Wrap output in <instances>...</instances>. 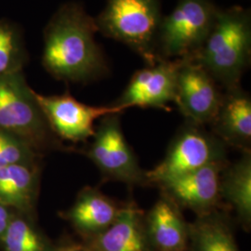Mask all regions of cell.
Returning <instances> with one entry per match:
<instances>
[{"instance_id":"6da1fadb","label":"cell","mask_w":251,"mask_h":251,"mask_svg":"<svg viewBox=\"0 0 251 251\" xmlns=\"http://www.w3.org/2000/svg\"><path fill=\"white\" fill-rule=\"evenodd\" d=\"M96 32L95 19L81 6H63L46 27V69L58 79L72 82H88L105 75L109 68L95 41Z\"/></svg>"},{"instance_id":"7a4b0ae2","label":"cell","mask_w":251,"mask_h":251,"mask_svg":"<svg viewBox=\"0 0 251 251\" xmlns=\"http://www.w3.org/2000/svg\"><path fill=\"white\" fill-rule=\"evenodd\" d=\"M251 16L242 7L219 9L205 44L191 61L198 63L226 91L239 83L251 63Z\"/></svg>"},{"instance_id":"3957f363","label":"cell","mask_w":251,"mask_h":251,"mask_svg":"<svg viewBox=\"0 0 251 251\" xmlns=\"http://www.w3.org/2000/svg\"><path fill=\"white\" fill-rule=\"evenodd\" d=\"M162 18L159 0H107L95 24L102 35L124 43L152 64L160 61L155 43Z\"/></svg>"},{"instance_id":"277c9868","label":"cell","mask_w":251,"mask_h":251,"mask_svg":"<svg viewBox=\"0 0 251 251\" xmlns=\"http://www.w3.org/2000/svg\"><path fill=\"white\" fill-rule=\"evenodd\" d=\"M219 9L210 0H179L162 18L155 43L160 60H192L205 44Z\"/></svg>"},{"instance_id":"5b68a950","label":"cell","mask_w":251,"mask_h":251,"mask_svg":"<svg viewBox=\"0 0 251 251\" xmlns=\"http://www.w3.org/2000/svg\"><path fill=\"white\" fill-rule=\"evenodd\" d=\"M227 145L215 134L186 121L168 149L164 159L146 171L149 184L158 185L208 165L226 162Z\"/></svg>"},{"instance_id":"8992f818","label":"cell","mask_w":251,"mask_h":251,"mask_svg":"<svg viewBox=\"0 0 251 251\" xmlns=\"http://www.w3.org/2000/svg\"><path fill=\"white\" fill-rule=\"evenodd\" d=\"M50 126L22 71L0 75V130L25 140L36 150L45 146Z\"/></svg>"},{"instance_id":"52a82bcc","label":"cell","mask_w":251,"mask_h":251,"mask_svg":"<svg viewBox=\"0 0 251 251\" xmlns=\"http://www.w3.org/2000/svg\"><path fill=\"white\" fill-rule=\"evenodd\" d=\"M87 155L99 169L104 180L133 185H148L149 181L123 133L120 114L100 118Z\"/></svg>"},{"instance_id":"ba28073f","label":"cell","mask_w":251,"mask_h":251,"mask_svg":"<svg viewBox=\"0 0 251 251\" xmlns=\"http://www.w3.org/2000/svg\"><path fill=\"white\" fill-rule=\"evenodd\" d=\"M36 98L50 128L63 140L78 143L93 137L95 122L111 114L125 110L117 105L91 106L75 99L69 93Z\"/></svg>"},{"instance_id":"9c48e42d","label":"cell","mask_w":251,"mask_h":251,"mask_svg":"<svg viewBox=\"0 0 251 251\" xmlns=\"http://www.w3.org/2000/svg\"><path fill=\"white\" fill-rule=\"evenodd\" d=\"M223 97L217 82L202 66L191 60L180 61L175 103L188 122L200 126L211 124Z\"/></svg>"},{"instance_id":"30bf717a","label":"cell","mask_w":251,"mask_h":251,"mask_svg":"<svg viewBox=\"0 0 251 251\" xmlns=\"http://www.w3.org/2000/svg\"><path fill=\"white\" fill-rule=\"evenodd\" d=\"M228 162L208 165L198 171L162 182V195L179 207H185L198 216L226 209L221 197V178Z\"/></svg>"},{"instance_id":"8fae6325","label":"cell","mask_w":251,"mask_h":251,"mask_svg":"<svg viewBox=\"0 0 251 251\" xmlns=\"http://www.w3.org/2000/svg\"><path fill=\"white\" fill-rule=\"evenodd\" d=\"M180 60H160L135 73L114 105L123 108H161L176 99Z\"/></svg>"},{"instance_id":"7c38bea8","label":"cell","mask_w":251,"mask_h":251,"mask_svg":"<svg viewBox=\"0 0 251 251\" xmlns=\"http://www.w3.org/2000/svg\"><path fill=\"white\" fill-rule=\"evenodd\" d=\"M143 210L130 201L122 205L116 221L101 233L92 235L90 251H149Z\"/></svg>"},{"instance_id":"4fadbf2b","label":"cell","mask_w":251,"mask_h":251,"mask_svg":"<svg viewBox=\"0 0 251 251\" xmlns=\"http://www.w3.org/2000/svg\"><path fill=\"white\" fill-rule=\"evenodd\" d=\"M148 239L157 251H187L189 225L181 215L180 207L162 195L144 215Z\"/></svg>"},{"instance_id":"5bb4252c","label":"cell","mask_w":251,"mask_h":251,"mask_svg":"<svg viewBox=\"0 0 251 251\" xmlns=\"http://www.w3.org/2000/svg\"><path fill=\"white\" fill-rule=\"evenodd\" d=\"M214 134L227 146L251 152V99L240 88L226 91L211 123Z\"/></svg>"},{"instance_id":"9a60e30c","label":"cell","mask_w":251,"mask_h":251,"mask_svg":"<svg viewBox=\"0 0 251 251\" xmlns=\"http://www.w3.org/2000/svg\"><path fill=\"white\" fill-rule=\"evenodd\" d=\"M122 205L98 189L86 187L78 194L66 217L81 232L95 235L116 221Z\"/></svg>"},{"instance_id":"2e32d148","label":"cell","mask_w":251,"mask_h":251,"mask_svg":"<svg viewBox=\"0 0 251 251\" xmlns=\"http://www.w3.org/2000/svg\"><path fill=\"white\" fill-rule=\"evenodd\" d=\"M38 175L35 162L0 169V204L21 214H30L36 205Z\"/></svg>"},{"instance_id":"e0dca14e","label":"cell","mask_w":251,"mask_h":251,"mask_svg":"<svg viewBox=\"0 0 251 251\" xmlns=\"http://www.w3.org/2000/svg\"><path fill=\"white\" fill-rule=\"evenodd\" d=\"M221 197L228 209H233L246 227L251 222V153L227 164L221 178Z\"/></svg>"},{"instance_id":"ac0fdd59","label":"cell","mask_w":251,"mask_h":251,"mask_svg":"<svg viewBox=\"0 0 251 251\" xmlns=\"http://www.w3.org/2000/svg\"><path fill=\"white\" fill-rule=\"evenodd\" d=\"M226 209H219L189 225L193 251H239L227 221Z\"/></svg>"},{"instance_id":"d6986e66","label":"cell","mask_w":251,"mask_h":251,"mask_svg":"<svg viewBox=\"0 0 251 251\" xmlns=\"http://www.w3.org/2000/svg\"><path fill=\"white\" fill-rule=\"evenodd\" d=\"M1 241L5 251H48L44 239L23 214L13 215Z\"/></svg>"},{"instance_id":"ffe728a7","label":"cell","mask_w":251,"mask_h":251,"mask_svg":"<svg viewBox=\"0 0 251 251\" xmlns=\"http://www.w3.org/2000/svg\"><path fill=\"white\" fill-rule=\"evenodd\" d=\"M25 51L17 29L8 22H0V75L22 71Z\"/></svg>"},{"instance_id":"44dd1931","label":"cell","mask_w":251,"mask_h":251,"mask_svg":"<svg viewBox=\"0 0 251 251\" xmlns=\"http://www.w3.org/2000/svg\"><path fill=\"white\" fill-rule=\"evenodd\" d=\"M36 149L15 135L0 130V169L16 164L34 163Z\"/></svg>"},{"instance_id":"7402d4cb","label":"cell","mask_w":251,"mask_h":251,"mask_svg":"<svg viewBox=\"0 0 251 251\" xmlns=\"http://www.w3.org/2000/svg\"><path fill=\"white\" fill-rule=\"evenodd\" d=\"M13 215L12 209L0 204V240L6 232Z\"/></svg>"},{"instance_id":"603a6c76","label":"cell","mask_w":251,"mask_h":251,"mask_svg":"<svg viewBox=\"0 0 251 251\" xmlns=\"http://www.w3.org/2000/svg\"><path fill=\"white\" fill-rule=\"evenodd\" d=\"M83 251L80 250H77V249H72V248H69V249H63L62 251Z\"/></svg>"}]
</instances>
